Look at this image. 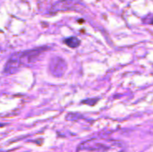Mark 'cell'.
<instances>
[{"label":"cell","mask_w":153,"mask_h":152,"mask_svg":"<svg viewBox=\"0 0 153 152\" xmlns=\"http://www.w3.org/2000/svg\"><path fill=\"white\" fill-rule=\"evenodd\" d=\"M0 57H1V55H0Z\"/></svg>","instance_id":"52a82bcc"},{"label":"cell","mask_w":153,"mask_h":152,"mask_svg":"<svg viewBox=\"0 0 153 152\" xmlns=\"http://www.w3.org/2000/svg\"><path fill=\"white\" fill-rule=\"evenodd\" d=\"M65 43L68 47H70L72 48H75V47L80 46L81 42H80V39L78 38H76V37H70V38H67V39H65Z\"/></svg>","instance_id":"8992f818"},{"label":"cell","mask_w":153,"mask_h":152,"mask_svg":"<svg viewBox=\"0 0 153 152\" xmlns=\"http://www.w3.org/2000/svg\"><path fill=\"white\" fill-rule=\"evenodd\" d=\"M45 48H35V49L24 51L22 53H17L21 65L24 66V65H29L35 63L39 59V56L42 54Z\"/></svg>","instance_id":"7a4b0ae2"},{"label":"cell","mask_w":153,"mask_h":152,"mask_svg":"<svg viewBox=\"0 0 153 152\" xmlns=\"http://www.w3.org/2000/svg\"><path fill=\"white\" fill-rule=\"evenodd\" d=\"M21 67H22V65H21L19 58H18V55L14 54L7 61L5 67H4V73L6 74H13V73H16L17 71H19Z\"/></svg>","instance_id":"5b68a950"},{"label":"cell","mask_w":153,"mask_h":152,"mask_svg":"<svg viewBox=\"0 0 153 152\" xmlns=\"http://www.w3.org/2000/svg\"><path fill=\"white\" fill-rule=\"evenodd\" d=\"M82 7L83 4L81 0H62L54 6L56 11H80Z\"/></svg>","instance_id":"277c9868"},{"label":"cell","mask_w":153,"mask_h":152,"mask_svg":"<svg viewBox=\"0 0 153 152\" xmlns=\"http://www.w3.org/2000/svg\"><path fill=\"white\" fill-rule=\"evenodd\" d=\"M66 69H67V65L63 58L56 56L51 59L49 64V70L54 76L56 77L63 76Z\"/></svg>","instance_id":"3957f363"},{"label":"cell","mask_w":153,"mask_h":152,"mask_svg":"<svg viewBox=\"0 0 153 152\" xmlns=\"http://www.w3.org/2000/svg\"><path fill=\"white\" fill-rule=\"evenodd\" d=\"M76 152H126L122 142L105 137H95L82 142Z\"/></svg>","instance_id":"6da1fadb"}]
</instances>
